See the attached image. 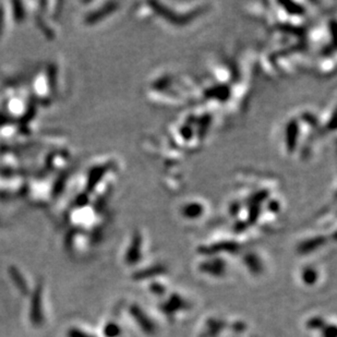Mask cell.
<instances>
[{"label": "cell", "mask_w": 337, "mask_h": 337, "mask_svg": "<svg viewBox=\"0 0 337 337\" xmlns=\"http://www.w3.org/2000/svg\"><path fill=\"white\" fill-rule=\"evenodd\" d=\"M132 316L135 320V322L139 324L140 327L144 330V333H154V326L152 321L148 319V316H146L144 313H143L142 310L136 307L132 311Z\"/></svg>", "instance_id": "7a4b0ae2"}, {"label": "cell", "mask_w": 337, "mask_h": 337, "mask_svg": "<svg viewBox=\"0 0 337 337\" xmlns=\"http://www.w3.org/2000/svg\"><path fill=\"white\" fill-rule=\"evenodd\" d=\"M316 277H317V273L314 270V268L308 267L303 270V273L301 275V278L303 279V282L308 285H312L316 282Z\"/></svg>", "instance_id": "3957f363"}, {"label": "cell", "mask_w": 337, "mask_h": 337, "mask_svg": "<svg viewBox=\"0 0 337 337\" xmlns=\"http://www.w3.org/2000/svg\"><path fill=\"white\" fill-rule=\"evenodd\" d=\"M180 213L185 217V220H199V217H201L205 213V204L198 201V200H190L183 205Z\"/></svg>", "instance_id": "6da1fadb"}]
</instances>
